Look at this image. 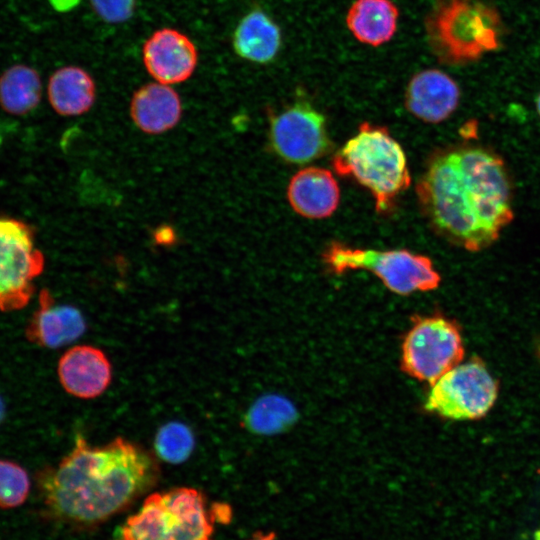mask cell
<instances>
[{
	"label": "cell",
	"instance_id": "1",
	"mask_svg": "<svg viewBox=\"0 0 540 540\" xmlns=\"http://www.w3.org/2000/svg\"><path fill=\"white\" fill-rule=\"evenodd\" d=\"M503 158L478 144L435 152L416 185L432 229L468 252L491 247L514 219L513 185Z\"/></svg>",
	"mask_w": 540,
	"mask_h": 540
},
{
	"label": "cell",
	"instance_id": "2",
	"mask_svg": "<svg viewBox=\"0 0 540 540\" xmlns=\"http://www.w3.org/2000/svg\"><path fill=\"white\" fill-rule=\"evenodd\" d=\"M156 473L151 456L122 437L91 446L77 434L58 466L40 474L39 486L52 516L88 525L126 507L153 483Z\"/></svg>",
	"mask_w": 540,
	"mask_h": 540
},
{
	"label": "cell",
	"instance_id": "3",
	"mask_svg": "<svg viewBox=\"0 0 540 540\" xmlns=\"http://www.w3.org/2000/svg\"><path fill=\"white\" fill-rule=\"evenodd\" d=\"M424 29L435 58L453 66L499 49L504 32L497 9L484 0H434Z\"/></svg>",
	"mask_w": 540,
	"mask_h": 540
},
{
	"label": "cell",
	"instance_id": "4",
	"mask_svg": "<svg viewBox=\"0 0 540 540\" xmlns=\"http://www.w3.org/2000/svg\"><path fill=\"white\" fill-rule=\"evenodd\" d=\"M332 165L371 192L379 213L389 211L411 182L401 145L387 128L368 122L334 155Z\"/></svg>",
	"mask_w": 540,
	"mask_h": 540
},
{
	"label": "cell",
	"instance_id": "5",
	"mask_svg": "<svg viewBox=\"0 0 540 540\" xmlns=\"http://www.w3.org/2000/svg\"><path fill=\"white\" fill-rule=\"evenodd\" d=\"M213 532L203 495L180 487L149 495L122 528V540H209Z\"/></svg>",
	"mask_w": 540,
	"mask_h": 540
},
{
	"label": "cell",
	"instance_id": "6",
	"mask_svg": "<svg viewBox=\"0 0 540 540\" xmlns=\"http://www.w3.org/2000/svg\"><path fill=\"white\" fill-rule=\"evenodd\" d=\"M322 258L325 265L336 274L368 270L389 290L399 295L431 291L441 282V276L429 257L404 249H361L334 241L326 247Z\"/></svg>",
	"mask_w": 540,
	"mask_h": 540
},
{
	"label": "cell",
	"instance_id": "7",
	"mask_svg": "<svg viewBox=\"0 0 540 540\" xmlns=\"http://www.w3.org/2000/svg\"><path fill=\"white\" fill-rule=\"evenodd\" d=\"M45 258L36 246L34 230L22 220L0 217V311L24 308L31 300L34 280Z\"/></svg>",
	"mask_w": 540,
	"mask_h": 540
},
{
	"label": "cell",
	"instance_id": "8",
	"mask_svg": "<svg viewBox=\"0 0 540 540\" xmlns=\"http://www.w3.org/2000/svg\"><path fill=\"white\" fill-rule=\"evenodd\" d=\"M498 396V383L478 358L459 363L431 387L425 408L451 420H474L485 416Z\"/></svg>",
	"mask_w": 540,
	"mask_h": 540
},
{
	"label": "cell",
	"instance_id": "9",
	"mask_svg": "<svg viewBox=\"0 0 540 540\" xmlns=\"http://www.w3.org/2000/svg\"><path fill=\"white\" fill-rule=\"evenodd\" d=\"M463 357V339L458 326L438 315L419 317L402 346L403 370L431 385Z\"/></svg>",
	"mask_w": 540,
	"mask_h": 540
},
{
	"label": "cell",
	"instance_id": "10",
	"mask_svg": "<svg viewBox=\"0 0 540 540\" xmlns=\"http://www.w3.org/2000/svg\"><path fill=\"white\" fill-rule=\"evenodd\" d=\"M269 140L287 162L305 164L331 149L326 118L305 101H297L271 117Z\"/></svg>",
	"mask_w": 540,
	"mask_h": 540
},
{
	"label": "cell",
	"instance_id": "11",
	"mask_svg": "<svg viewBox=\"0 0 540 540\" xmlns=\"http://www.w3.org/2000/svg\"><path fill=\"white\" fill-rule=\"evenodd\" d=\"M142 58L147 72L157 82L172 85L186 81L198 63L193 41L173 28L155 31L144 43Z\"/></svg>",
	"mask_w": 540,
	"mask_h": 540
},
{
	"label": "cell",
	"instance_id": "12",
	"mask_svg": "<svg viewBox=\"0 0 540 540\" xmlns=\"http://www.w3.org/2000/svg\"><path fill=\"white\" fill-rule=\"evenodd\" d=\"M461 92L456 81L435 68L414 74L409 80L404 97L406 109L427 123H440L457 109Z\"/></svg>",
	"mask_w": 540,
	"mask_h": 540
},
{
	"label": "cell",
	"instance_id": "13",
	"mask_svg": "<svg viewBox=\"0 0 540 540\" xmlns=\"http://www.w3.org/2000/svg\"><path fill=\"white\" fill-rule=\"evenodd\" d=\"M60 384L70 395L80 399L100 396L112 380V366L102 350L91 345L69 348L59 359Z\"/></svg>",
	"mask_w": 540,
	"mask_h": 540
},
{
	"label": "cell",
	"instance_id": "14",
	"mask_svg": "<svg viewBox=\"0 0 540 540\" xmlns=\"http://www.w3.org/2000/svg\"><path fill=\"white\" fill-rule=\"evenodd\" d=\"M85 330L82 313L74 306L57 304L44 288L39 293V307L29 320L25 335L38 346L58 348L75 341Z\"/></svg>",
	"mask_w": 540,
	"mask_h": 540
},
{
	"label": "cell",
	"instance_id": "15",
	"mask_svg": "<svg viewBox=\"0 0 540 540\" xmlns=\"http://www.w3.org/2000/svg\"><path fill=\"white\" fill-rule=\"evenodd\" d=\"M287 198L297 214L306 218L322 219L336 211L340 190L329 170L308 167L293 175L287 188Z\"/></svg>",
	"mask_w": 540,
	"mask_h": 540
},
{
	"label": "cell",
	"instance_id": "16",
	"mask_svg": "<svg viewBox=\"0 0 540 540\" xmlns=\"http://www.w3.org/2000/svg\"><path fill=\"white\" fill-rule=\"evenodd\" d=\"M182 114L178 93L159 82L148 83L132 96L130 115L135 125L145 133L161 134L177 125Z\"/></svg>",
	"mask_w": 540,
	"mask_h": 540
},
{
	"label": "cell",
	"instance_id": "17",
	"mask_svg": "<svg viewBox=\"0 0 540 540\" xmlns=\"http://www.w3.org/2000/svg\"><path fill=\"white\" fill-rule=\"evenodd\" d=\"M398 20L399 9L391 0H355L345 17L346 26L353 37L373 47L393 38Z\"/></svg>",
	"mask_w": 540,
	"mask_h": 540
},
{
	"label": "cell",
	"instance_id": "18",
	"mask_svg": "<svg viewBox=\"0 0 540 540\" xmlns=\"http://www.w3.org/2000/svg\"><path fill=\"white\" fill-rule=\"evenodd\" d=\"M282 43L279 26L260 9L247 13L232 38L235 53L250 62L265 64L278 54Z\"/></svg>",
	"mask_w": 540,
	"mask_h": 540
},
{
	"label": "cell",
	"instance_id": "19",
	"mask_svg": "<svg viewBox=\"0 0 540 540\" xmlns=\"http://www.w3.org/2000/svg\"><path fill=\"white\" fill-rule=\"evenodd\" d=\"M48 100L62 116H78L87 112L96 98V85L91 75L78 66H64L50 76Z\"/></svg>",
	"mask_w": 540,
	"mask_h": 540
},
{
	"label": "cell",
	"instance_id": "20",
	"mask_svg": "<svg viewBox=\"0 0 540 540\" xmlns=\"http://www.w3.org/2000/svg\"><path fill=\"white\" fill-rule=\"evenodd\" d=\"M41 96V78L34 68L16 64L0 75V106L5 112L25 115L38 106Z\"/></svg>",
	"mask_w": 540,
	"mask_h": 540
},
{
	"label": "cell",
	"instance_id": "21",
	"mask_svg": "<svg viewBox=\"0 0 540 540\" xmlns=\"http://www.w3.org/2000/svg\"><path fill=\"white\" fill-rule=\"evenodd\" d=\"M292 404L282 397L267 395L258 399L245 416V426L258 434H271L289 425L295 418Z\"/></svg>",
	"mask_w": 540,
	"mask_h": 540
},
{
	"label": "cell",
	"instance_id": "22",
	"mask_svg": "<svg viewBox=\"0 0 540 540\" xmlns=\"http://www.w3.org/2000/svg\"><path fill=\"white\" fill-rule=\"evenodd\" d=\"M195 447V437L186 424L178 421L162 425L155 436L156 455L169 464L185 462Z\"/></svg>",
	"mask_w": 540,
	"mask_h": 540
},
{
	"label": "cell",
	"instance_id": "23",
	"mask_svg": "<svg viewBox=\"0 0 540 540\" xmlns=\"http://www.w3.org/2000/svg\"><path fill=\"white\" fill-rule=\"evenodd\" d=\"M29 491L27 471L13 461L0 459V508L11 509L22 505Z\"/></svg>",
	"mask_w": 540,
	"mask_h": 540
},
{
	"label": "cell",
	"instance_id": "24",
	"mask_svg": "<svg viewBox=\"0 0 540 540\" xmlns=\"http://www.w3.org/2000/svg\"><path fill=\"white\" fill-rule=\"evenodd\" d=\"M98 16L108 23H122L134 13L136 0H90Z\"/></svg>",
	"mask_w": 540,
	"mask_h": 540
},
{
	"label": "cell",
	"instance_id": "25",
	"mask_svg": "<svg viewBox=\"0 0 540 540\" xmlns=\"http://www.w3.org/2000/svg\"><path fill=\"white\" fill-rule=\"evenodd\" d=\"M5 413H6V407H5V402L2 398V396L0 395V425L1 423L3 422L4 418H5Z\"/></svg>",
	"mask_w": 540,
	"mask_h": 540
},
{
	"label": "cell",
	"instance_id": "26",
	"mask_svg": "<svg viewBox=\"0 0 540 540\" xmlns=\"http://www.w3.org/2000/svg\"><path fill=\"white\" fill-rule=\"evenodd\" d=\"M251 540H276V538L273 535L266 534V535L255 536Z\"/></svg>",
	"mask_w": 540,
	"mask_h": 540
},
{
	"label": "cell",
	"instance_id": "27",
	"mask_svg": "<svg viewBox=\"0 0 540 540\" xmlns=\"http://www.w3.org/2000/svg\"><path fill=\"white\" fill-rule=\"evenodd\" d=\"M536 109H537V113H538V115L540 117V92L536 97Z\"/></svg>",
	"mask_w": 540,
	"mask_h": 540
},
{
	"label": "cell",
	"instance_id": "28",
	"mask_svg": "<svg viewBox=\"0 0 540 540\" xmlns=\"http://www.w3.org/2000/svg\"><path fill=\"white\" fill-rule=\"evenodd\" d=\"M2 142H3V134H2V132L0 131V146H1Z\"/></svg>",
	"mask_w": 540,
	"mask_h": 540
}]
</instances>
